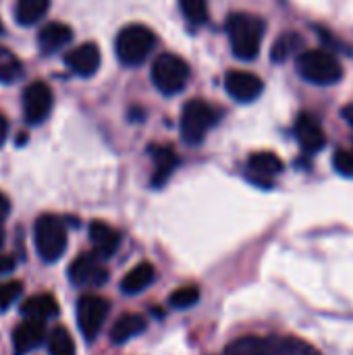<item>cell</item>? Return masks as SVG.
Listing matches in <instances>:
<instances>
[{"mask_svg": "<svg viewBox=\"0 0 353 355\" xmlns=\"http://www.w3.org/2000/svg\"><path fill=\"white\" fill-rule=\"evenodd\" d=\"M100 60H102L100 50L92 42L81 44L64 54V64L69 67V71H73L79 77H92L100 69Z\"/></svg>", "mask_w": 353, "mask_h": 355, "instance_id": "4fadbf2b", "label": "cell"}, {"mask_svg": "<svg viewBox=\"0 0 353 355\" xmlns=\"http://www.w3.org/2000/svg\"><path fill=\"white\" fill-rule=\"evenodd\" d=\"M89 239H92L94 252L98 256H102L104 260L114 256V252L121 245V233L117 229H112L108 223H102V220H94L89 225Z\"/></svg>", "mask_w": 353, "mask_h": 355, "instance_id": "2e32d148", "label": "cell"}, {"mask_svg": "<svg viewBox=\"0 0 353 355\" xmlns=\"http://www.w3.org/2000/svg\"><path fill=\"white\" fill-rule=\"evenodd\" d=\"M54 104V94L46 81H33L23 92V116L29 125H40L48 119Z\"/></svg>", "mask_w": 353, "mask_h": 355, "instance_id": "30bf717a", "label": "cell"}, {"mask_svg": "<svg viewBox=\"0 0 353 355\" xmlns=\"http://www.w3.org/2000/svg\"><path fill=\"white\" fill-rule=\"evenodd\" d=\"M4 245V229H2V225H0V248Z\"/></svg>", "mask_w": 353, "mask_h": 355, "instance_id": "836d02e7", "label": "cell"}, {"mask_svg": "<svg viewBox=\"0 0 353 355\" xmlns=\"http://www.w3.org/2000/svg\"><path fill=\"white\" fill-rule=\"evenodd\" d=\"M23 75L21 60L4 46H0V81L2 83H15Z\"/></svg>", "mask_w": 353, "mask_h": 355, "instance_id": "cb8c5ba5", "label": "cell"}, {"mask_svg": "<svg viewBox=\"0 0 353 355\" xmlns=\"http://www.w3.org/2000/svg\"><path fill=\"white\" fill-rule=\"evenodd\" d=\"M48 354L50 355H75V343L73 337L64 327L52 329L48 335Z\"/></svg>", "mask_w": 353, "mask_h": 355, "instance_id": "d4e9b609", "label": "cell"}, {"mask_svg": "<svg viewBox=\"0 0 353 355\" xmlns=\"http://www.w3.org/2000/svg\"><path fill=\"white\" fill-rule=\"evenodd\" d=\"M218 121V114L216 110L200 100V98H193L189 100L183 110H181V121H179V129H181V137L185 144L189 146H198L206 139V133L216 125Z\"/></svg>", "mask_w": 353, "mask_h": 355, "instance_id": "8992f818", "label": "cell"}, {"mask_svg": "<svg viewBox=\"0 0 353 355\" xmlns=\"http://www.w3.org/2000/svg\"><path fill=\"white\" fill-rule=\"evenodd\" d=\"M302 46H304V37L298 31H287L275 40V44L270 48V58L275 62H285L289 56L300 54Z\"/></svg>", "mask_w": 353, "mask_h": 355, "instance_id": "603a6c76", "label": "cell"}, {"mask_svg": "<svg viewBox=\"0 0 353 355\" xmlns=\"http://www.w3.org/2000/svg\"><path fill=\"white\" fill-rule=\"evenodd\" d=\"M23 293V283L21 281H6L0 283V312H6Z\"/></svg>", "mask_w": 353, "mask_h": 355, "instance_id": "83f0119b", "label": "cell"}, {"mask_svg": "<svg viewBox=\"0 0 353 355\" xmlns=\"http://www.w3.org/2000/svg\"><path fill=\"white\" fill-rule=\"evenodd\" d=\"M33 243H35V252L37 256L52 264L56 262L64 250H67V225L62 218L54 216V214H44L35 220L33 227Z\"/></svg>", "mask_w": 353, "mask_h": 355, "instance_id": "5b68a950", "label": "cell"}, {"mask_svg": "<svg viewBox=\"0 0 353 355\" xmlns=\"http://www.w3.org/2000/svg\"><path fill=\"white\" fill-rule=\"evenodd\" d=\"M200 302V289L196 285H187V287H179L171 293L169 304L175 310H187L191 306H196Z\"/></svg>", "mask_w": 353, "mask_h": 355, "instance_id": "484cf974", "label": "cell"}, {"mask_svg": "<svg viewBox=\"0 0 353 355\" xmlns=\"http://www.w3.org/2000/svg\"><path fill=\"white\" fill-rule=\"evenodd\" d=\"M266 23L248 12H233L227 19V35L231 50L241 60H254L260 52Z\"/></svg>", "mask_w": 353, "mask_h": 355, "instance_id": "7a4b0ae2", "label": "cell"}, {"mask_svg": "<svg viewBox=\"0 0 353 355\" xmlns=\"http://www.w3.org/2000/svg\"><path fill=\"white\" fill-rule=\"evenodd\" d=\"M248 166L252 171L254 181H262V185H270V179L283 173V160L273 152H256L248 158Z\"/></svg>", "mask_w": 353, "mask_h": 355, "instance_id": "ac0fdd59", "label": "cell"}, {"mask_svg": "<svg viewBox=\"0 0 353 355\" xmlns=\"http://www.w3.org/2000/svg\"><path fill=\"white\" fill-rule=\"evenodd\" d=\"M110 312V302L96 293H85L77 302V324L85 341H96Z\"/></svg>", "mask_w": 353, "mask_h": 355, "instance_id": "ba28073f", "label": "cell"}, {"mask_svg": "<svg viewBox=\"0 0 353 355\" xmlns=\"http://www.w3.org/2000/svg\"><path fill=\"white\" fill-rule=\"evenodd\" d=\"M21 314L25 318H35V320H48L58 316V302L54 300V295L50 293H37L31 295L23 302L21 306Z\"/></svg>", "mask_w": 353, "mask_h": 355, "instance_id": "d6986e66", "label": "cell"}, {"mask_svg": "<svg viewBox=\"0 0 353 355\" xmlns=\"http://www.w3.org/2000/svg\"><path fill=\"white\" fill-rule=\"evenodd\" d=\"M333 164L343 177H353V150H339L333 158Z\"/></svg>", "mask_w": 353, "mask_h": 355, "instance_id": "f1b7e54d", "label": "cell"}, {"mask_svg": "<svg viewBox=\"0 0 353 355\" xmlns=\"http://www.w3.org/2000/svg\"><path fill=\"white\" fill-rule=\"evenodd\" d=\"M179 6L187 21L193 25H202L208 21V0H179Z\"/></svg>", "mask_w": 353, "mask_h": 355, "instance_id": "4316f807", "label": "cell"}, {"mask_svg": "<svg viewBox=\"0 0 353 355\" xmlns=\"http://www.w3.org/2000/svg\"><path fill=\"white\" fill-rule=\"evenodd\" d=\"M69 279L79 287H102L108 281V270L104 266V258L96 252H87L77 256L69 266Z\"/></svg>", "mask_w": 353, "mask_h": 355, "instance_id": "9c48e42d", "label": "cell"}, {"mask_svg": "<svg viewBox=\"0 0 353 355\" xmlns=\"http://www.w3.org/2000/svg\"><path fill=\"white\" fill-rule=\"evenodd\" d=\"M341 116H343V121L353 127V104H347V106H343V110H341Z\"/></svg>", "mask_w": 353, "mask_h": 355, "instance_id": "1f68e13d", "label": "cell"}, {"mask_svg": "<svg viewBox=\"0 0 353 355\" xmlns=\"http://www.w3.org/2000/svg\"><path fill=\"white\" fill-rule=\"evenodd\" d=\"M295 137L302 144V148L310 154L320 152L327 146V133L318 119H314L310 112H302L295 121Z\"/></svg>", "mask_w": 353, "mask_h": 355, "instance_id": "5bb4252c", "label": "cell"}, {"mask_svg": "<svg viewBox=\"0 0 353 355\" xmlns=\"http://www.w3.org/2000/svg\"><path fill=\"white\" fill-rule=\"evenodd\" d=\"M156 279V268L150 264V262H141L137 264L135 268H131L123 281H121V291L127 293V295H135V293H141L144 289H148Z\"/></svg>", "mask_w": 353, "mask_h": 355, "instance_id": "44dd1931", "label": "cell"}, {"mask_svg": "<svg viewBox=\"0 0 353 355\" xmlns=\"http://www.w3.org/2000/svg\"><path fill=\"white\" fill-rule=\"evenodd\" d=\"M148 322L141 314H123L110 329V341L114 345H123L131 341L133 337L141 335L146 331Z\"/></svg>", "mask_w": 353, "mask_h": 355, "instance_id": "ffe728a7", "label": "cell"}, {"mask_svg": "<svg viewBox=\"0 0 353 355\" xmlns=\"http://www.w3.org/2000/svg\"><path fill=\"white\" fill-rule=\"evenodd\" d=\"M50 0H17L15 2V21L19 25H33L46 17Z\"/></svg>", "mask_w": 353, "mask_h": 355, "instance_id": "7402d4cb", "label": "cell"}, {"mask_svg": "<svg viewBox=\"0 0 353 355\" xmlns=\"http://www.w3.org/2000/svg\"><path fill=\"white\" fill-rule=\"evenodd\" d=\"M154 46H156V33L150 27L139 25V23L123 27L114 40L117 58L127 67L141 64L150 56Z\"/></svg>", "mask_w": 353, "mask_h": 355, "instance_id": "277c9868", "label": "cell"}, {"mask_svg": "<svg viewBox=\"0 0 353 355\" xmlns=\"http://www.w3.org/2000/svg\"><path fill=\"white\" fill-rule=\"evenodd\" d=\"M225 355H322L312 343L287 337V335H270V337H239L227 345Z\"/></svg>", "mask_w": 353, "mask_h": 355, "instance_id": "6da1fadb", "label": "cell"}, {"mask_svg": "<svg viewBox=\"0 0 353 355\" xmlns=\"http://www.w3.org/2000/svg\"><path fill=\"white\" fill-rule=\"evenodd\" d=\"M71 40H73V29L60 21L46 23L37 33V46L44 54H54L62 50Z\"/></svg>", "mask_w": 353, "mask_h": 355, "instance_id": "9a60e30c", "label": "cell"}, {"mask_svg": "<svg viewBox=\"0 0 353 355\" xmlns=\"http://www.w3.org/2000/svg\"><path fill=\"white\" fill-rule=\"evenodd\" d=\"M225 89L237 102H254L262 94L264 83L250 71H229L225 75Z\"/></svg>", "mask_w": 353, "mask_h": 355, "instance_id": "8fae6325", "label": "cell"}, {"mask_svg": "<svg viewBox=\"0 0 353 355\" xmlns=\"http://www.w3.org/2000/svg\"><path fill=\"white\" fill-rule=\"evenodd\" d=\"M46 341V324L44 320L27 318L12 331V349L15 355H25L37 349Z\"/></svg>", "mask_w": 353, "mask_h": 355, "instance_id": "7c38bea8", "label": "cell"}, {"mask_svg": "<svg viewBox=\"0 0 353 355\" xmlns=\"http://www.w3.org/2000/svg\"><path fill=\"white\" fill-rule=\"evenodd\" d=\"M15 270V258L12 256H0V277Z\"/></svg>", "mask_w": 353, "mask_h": 355, "instance_id": "f546056e", "label": "cell"}, {"mask_svg": "<svg viewBox=\"0 0 353 355\" xmlns=\"http://www.w3.org/2000/svg\"><path fill=\"white\" fill-rule=\"evenodd\" d=\"M298 73L314 85H333L343 77V67L337 56L325 48L302 50L295 58Z\"/></svg>", "mask_w": 353, "mask_h": 355, "instance_id": "3957f363", "label": "cell"}, {"mask_svg": "<svg viewBox=\"0 0 353 355\" xmlns=\"http://www.w3.org/2000/svg\"><path fill=\"white\" fill-rule=\"evenodd\" d=\"M2 31H4V27H2V21H0V33H2Z\"/></svg>", "mask_w": 353, "mask_h": 355, "instance_id": "e575fe53", "label": "cell"}, {"mask_svg": "<svg viewBox=\"0 0 353 355\" xmlns=\"http://www.w3.org/2000/svg\"><path fill=\"white\" fill-rule=\"evenodd\" d=\"M6 135H8V125H6V119L0 114V148L6 141Z\"/></svg>", "mask_w": 353, "mask_h": 355, "instance_id": "d6a6232c", "label": "cell"}, {"mask_svg": "<svg viewBox=\"0 0 353 355\" xmlns=\"http://www.w3.org/2000/svg\"><path fill=\"white\" fill-rule=\"evenodd\" d=\"M8 212H10V202H8V198L0 191V223L8 216Z\"/></svg>", "mask_w": 353, "mask_h": 355, "instance_id": "4dcf8cb0", "label": "cell"}, {"mask_svg": "<svg viewBox=\"0 0 353 355\" xmlns=\"http://www.w3.org/2000/svg\"><path fill=\"white\" fill-rule=\"evenodd\" d=\"M189 81V64L177 54H160L152 62V83L164 96L183 92Z\"/></svg>", "mask_w": 353, "mask_h": 355, "instance_id": "52a82bcc", "label": "cell"}, {"mask_svg": "<svg viewBox=\"0 0 353 355\" xmlns=\"http://www.w3.org/2000/svg\"><path fill=\"white\" fill-rule=\"evenodd\" d=\"M150 154L154 158V175H152V185L154 187H162L171 175L175 173L177 164H179V158L175 154V150L171 146H150Z\"/></svg>", "mask_w": 353, "mask_h": 355, "instance_id": "e0dca14e", "label": "cell"}]
</instances>
